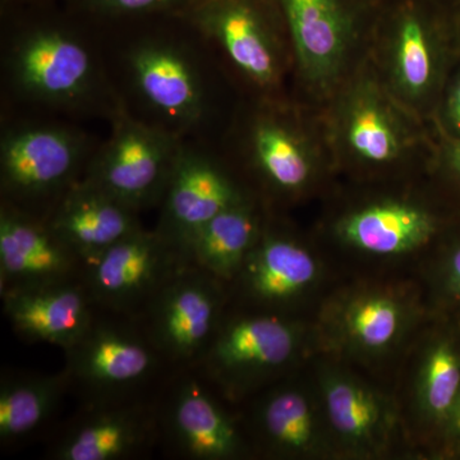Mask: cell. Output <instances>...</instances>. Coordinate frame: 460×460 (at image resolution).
<instances>
[{
    "label": "cell",
    "mask_w": 460,
    "mask_h": 460,
    "mask_svg": "<svg viewBox=\"0 0 460 460\" xmlns=\"http://www.w3.org/2000/svg\"><path fill=\"white\" fill-rule=\"evenodd\" d=\"M3 75L14 98L69 114H111L120 102L98 23L66 3L2 5Z\"/></svg>",
    "instance_id": "1"
},
{
    "label": "cell",
    "mask_w": 460,
    "mask_h": 460,
    "mask_svg": "<svg viewBox=\"0 0 460 460\" xmlns=\"http://www.w3.org/2000/svg\"><path fill=\"white\" fill-rule=\"evenodd\" d=\"M98 25L115 41L104 56L123 107L181 140H201L214 111L205 39L181 16Z\"/></svg>",
    "instance_id": "2"
},
{
    "label": "cell",
    "mask_w": 460,
    "mask_h": 460,
    "mask_svg": "<svg viewBox=\"0 0 460 460\" xmlns=\"http://www.w3.org/2000/svg\"><path fill=\"white\" fill-rule=\"evenodd\" d=\"M63 370L80 402L156 394L172 368L137 317L100 310L65 350Z\"/></svg>",
    "instance_id": "3"
},
{
    "label": "cell",
    "mask_w": 460,
    "mask_h": 460,
    "mask_svg": "<svg viewBox=\"0 0 460 460\" xmlns=\"http://www.w3.org/2000/svg\"><path fill=\"white\" fill-rule=\"evenodd\" d=\"M95 148L66 124H11L0 138V201L47 217L84 177Z\"/></svg>",
    "instance_id": "4"
},
{
    "label": "cell",
    "mask_w": 460,
    "mask_h": 460,
    "mask_svg": "<svg viewBox=\"0 0 460 460\" xmlns=\"http://www.w3.org/2000/svg\"><path fill=\"white\" fill-rule=\"evenodd\" d=\"M111 133L95 148L83 180L137 211L159 208L184 140L129 113L120 102Z\"/></svg>",
    "instance_id": "5"
},
{
    "label": "cell",
    "mask_w": 460,
    "mask_h": 460,
    "mask_svg": "<svg viewBox=\"0 0 460 460\" xmlns=\"http://www.w3.org/2000/svg\"><path fill=\"white\" fill-rule=\"evenodd\" d=\"M181 17L251 86H280L287 31L272 0H192Z\"/></svg>",
    "instance_id": "6"
},
{
    "label": "cell",
    "mask_w": 460,
    "mask_h": 460,
    "mask_svg": "<svg viewBox=\"0 0 460 460\" xmlns=\"http://www.w3.org/2000/svg\"><path fill=\"white\" fill-rule=\"evenodd\" d=\"M226 287L187 261L137 317L172 370L193 367L210 344L226 314Z\"/></svg>",
    "instance_id": "7"
},
{
    "label": "cell",
    "mask_w": 460,
    "mask_h": 460,
    "mask_svg": "<svg viewBox=\"0 0 460 460\" xmlns=\"http://www.w3.org/2000/svg\"><path fill=\"white\" fill-rule=\"evenodd\" d=\"M195 368L171 372L157 392L159 447L183 460L232 459L243 452L241 432Z\"/></svg>",
    "instance_id": "8"
},
{
    "label": "cell",
    "mask_w": 460,
    "mask_h": 460,
    "mask_svg": "<svg viewBox=\"0 0 460 460\" xmlns=\"http://www.w3.org/2000/svg\"><path fill=\"white\" fill-rule=\"evenodd\" d=\"M159 392V390H157ZM157 393L124 401L80 402L51 435V460L141 459L159 447Z\"/></svg>",
    "instance_id": "9"
},
{
    "label": "cell",
    "mask_w": 460,
    "mask_h": 460,
    "mask_svg": "<svg viewBox=\"0 0 460 460\" xmlns=\"http://www.w3.org/2000/svg\"><path fill=\"white\" fill-rule=\"evenodd\" d=\"M189 261L155 229H141L84 263L83 278L100 310L138 317Z\"/></svg>",
    "instance_id": "10"
},
{
    "label": "cell",
    "mask_w": 460,
    "mask_h": 460,
    "mask_svg": "<svg viewBox=\"0 0 460 460\" xmlns=\"http://www.w3.org/2000/svg\"><path fill=\"white\" fill-rule=\"evenodd\" d=\"M296 343L295 326L279 314L229 317L224 314L210 344L192 368L223 396L284 367L295 356Z\"/></svg>",
    "instance_id": "11"
},
{
    "label": "cell",
    "mask_w": 460,
    "mask_h": 460,
    "mask_svg": "<svg viewBox=\"0 0 460 460\" xmlns=\"http://www.w3.org/2000/svg\"><path fill=\"white\" fill-rule=\"evenodd\" d=\"M247 199L226 165L201 146V140H184L154 229L184 255V248L205 224Z\"/></svg>",
    "instance_id": "12"
},
{
    "label": "cell",
    "mask_w": 460,
    "mask_h": 460,
    "mask_svg": "<svg viewBox=\"0 0 460 460\" xmlns=\"http://www.w3.org/2000/svg\"><path fill=\"white\" fill-rule=\"evenodd\" d=\"M292 41L299 71L325 89L343 68L350 42L378 0H272Z\"/></svg>",
    "instance_id": "13"
},
{
    "label": "cell",
    "mask_w": 460,
    "mask_h": 460,
    "mask_svg": "<svg viewBox=\"0 0 460 460\" xmlns=\"http://www.w3.org/2000/svg\"><path fill=\"white\" fill-rule=\"evenodd\" d=\"M84 262L47 217L0 201V295L83 277Z\"/></svg>",
    "instance_id": "14"
},
{
    "label": "cell",
    "mask_w": 460,
    "mask_h": 460,
    "mask_svg": "<svg viewBox=\"0 0 460 460\" xmlns=\"http://www.w3.org/2000/svg\"><path fill=\"white\" fill-rule=\"evenodd\" d=\"M3 314L14 335L29 344L65 352L78 341L99 307L84 278L2 293Z\"/></svg>",
    "instance_id": "15"
},
{
    "label": "cell",
    "mask_w": 460,
    "mask_h": 460,
    "mask_svg": "<svg viewBox=\"0 0 460 460\" xmlns=\"http://www.w3.org/2000/svg\"><path fill=\"white\" fill-rule=\"evenodd\" d=\"M47 219L84 263L145 228L140 213L83 178L66 190Z\"/></svg>",
    "instance_id": "16"
},
{
    "label": "cell",
    "mask_w": 460,
    "mask_h": 460,
    "mask_svg": "<svg viewBox=\"0 0 460 460\" xmlns=\"http://www.w3.org/2000/svg\"><path fill=\"white\" fill-rule=\"evenodd\" d=\"M378 9L387 27L390 75L405 99L428 95L436 77V25L438 4L434 0H380Z\"/></svg>",
    "instance_id": "17"
},
{
    "label": "cell",
    "mask_w": 460,
    "mask_h": 460,
    "mask_svg": "<svg viewBox=\"0 0 460 460\" xmlns=\"http://www.w3.org/2000/svg\"><path fill=\"white\" fill-rule=\"evenodd\" d=\"M66 394V371H4L0 380V447L16 449L47 431L57 420Z\"/></svg>",
    "instance_id": "18"
},
{
    "label": "cell",
    "mask_w": 460,
    "mask_h": 460,
    "mask_svg": "<svg viewBox=\"0 0 460 460\" xmlns=\"http://www.w3.org/2000/svg\"><path fill=\"white\" fill-rule=\"evenodd\" d=\"M316 271V262L305 248L292 239L262 232L230 283L238 281L250 298L272 307L301 295Z\"/></svg>",
    "instance_id": "19"
},
{
    "label": "cell",
    "mask_w": 460,
    "mask_h": 460,
    "mask_svg": "<svg viewBox=\"0 0 460 460\" xmlns=\"http://www.w3.org/2000/svg\"><path fill=\"white\" fill-rule=\"evenodd\" d=\"M262 230L256 206L248 198L205 224L184 248V257L228 286Z\"/></svg>",
    "instance_id": "20"
},
{
    "label": "cell",
    "mask_w": 460,
    "mask_h": 460,
    "mask_svg": "<svg viewBox=\"0 0 460 460\" xmlns=\"http://www.w3.org/2000/svg\"><path fill=\"white\" fill-rule=\"evenodd\" d=\"M339 233L345 242L366 252L398 255L428 243L435 233V223L416 206L384 202L345 217Z\"/></svg>",
    "instance_id": "21"
},
{
    "label": "cell",
    "mask_w": 460,
    "mask_h": 460,
    "mask_svg": "<svg viewBox=\"0 0 460 460\" xmlns=\"http://www.w3.org/2000/svg\"><path fill=\"white\" fill-rule=\"evenodd\" d=\"M341 131L345 145L359 159L386 164L405 147L404 129L394 111L370 83H362L348 96Z\"/></svg>",
    "instance_id": "22"
},
{
    "label": "cell",
    "mask_w": 460,
    "mask_h": 460,
    "mask_svg": "<svg viewBox=\"0 0 460 460\" xmlns=\"http://www.w3.org/2000/svg\"><path fill=\"white\" fill-rule=\"evenodd\" d=\"M248 148L256 171L275 190L296 192L310 180L313 162L308 148L279 115L257 114L248 132Z\"/></svg>",
    "instance_id": "23"
},
{
    "label": "cell",
    "mask_w": 460,
    "mask_h": 460,
    "mask_svg": "<svg viewBox=\"0 0 460 460\" xmlns=\"http://www.w3.org/2000/svg\"><path fill=\"white\" fill-rule=\"evenodd\" d=\"M263 438L279 452H305L313 444V411L296 390H278L262 402L257 416Z\"/></svg>",
    "instance_id": "24"
},
{
    "label": "cell",
    "mask_w": 460,
    "mask_h": 460,
    "mask_svg": "<svg viewBox=\"0 0 460 460\" xmlns=\"http://www.w3.org/2000/svg\"><path fill=\"white\" fill-rule=\"evenodd\" d=\"M329 419L339 434L350 441H367L380 426V405L370 393L347 380L326 386Z\"/></svg>",
    "instance_id": "25"
},
{
    "label": "cell",
    "mask_w": 460,
    "mask_h": 460,
    "mask_svg": "<svg viewBox=\"0 0 460 460\" xmlns=\"http://www.w3.org/2000/svg\"><path fill=\"white\" fill-rule=\"evenodd\" d=\"M460 395V361L449 344L432 349L423 371L422 398L429 413L447 419Z\"/></svg>",
    "instance_id": "26"
},
{
    "label": "cell",
    "mask_w": 460,
    "mask_h": 460,
    "mask_svg": "<svg viewBox=\"0 0 460 460\" xmlns=\"http://www.w3.org/2000/svg\"><path fill=\"white\" fill-rule=\"evenodd\" d=\"M192 0H66L93 22L117 23L144 18L181 16Z\"/></svg>",
    "instance_id": "27"
},
{
    "label": "cell",
    "mask_w": 460,
    "mask_h": 460,
    "mask_svg": "<svg viewBox=\"0 0 460 460\" xmlns=\"http://www.w3.org/2000/svg\"><path fill=\"white\" fill-rule=\"evenodd\" d=\"M401 313L394 302L371 296L353 305L347 317L350 334L371 349L386 347L398 332Z\"/></svg>",
    "instance_id": "28"
},
{
    "label": "cell",
    "mask_w": 460,
    "mask_h": 460,
    "mask_svg": "<svg viewBox=\"0 0 460 460\" xmlns=\"http://www.w3.org/2000/svg\"><path fill=\"white\" fill-rule=\"evenodd\" d=\"M447 118L456 128L460 129V80L453 87L447 100Z\"/></svg>",
    "instance_id": "29"
},
{
    "label": "cell",
    "mask_w": 460,
    "mask_h": 460,
    "mask_svg": "<svg viewBox=\"0 0 460 460\" xmlns=\"http://www.w3.org/2000/svg\"><path fill=\"white\" fill-rule=\"evenodd\" d=\"M449 278L450 286L460 295V246L454 252L452 261H450Z\"/></svg>",
    "instance_id": "30"
},
{
    "label": "cell",
    "mask_w": 460,
    "mask_h": 460,
    "mask_svg": "<svg viewBox=\"0 0 460 460\" xmlns=\"http://www.w3.org/2000/svg\"><path fill=\"white\" fill-rule=\"evenodd\" d=\"M449 423L450 431L460 440V395L458 401L454 404L453 410L450 411L449 416L447 417Z\"/></svg>",
    "instance_id": "31"
},
{
    "label": "cell",
    "mask_w": 460,
    "mask_h": 460,
    "mask_svg": "<svg viewBox=\"0 0 460 460\" xmlns=\"http://www.w3.org/2000/svg\"><path fill=\"white\" fill-rule=\"evenodd\" d=\"M449 164L460 175V140L454 142L449 148Z\"/></svg>",
    "instance_id": "32"
},
{
    "label": "cell",
    "mask_w": 460,
    "mask_h": 460,
    "mask_svg": "<svg viewBox=\"0 0 460 460\" xmlns=\"http://www.w3.org/2000/svg\"><path fill=\"white\" fill-rule=\"evenodd\" d=\"M60 2H66V0H2V5L47 4V3Z\"/></svg>",
    "instance_id": "33"
},
{
    "label": "cell",
    "mask_w": 460,
    "mask_h": 460,
    "mask_svg": "<svg viewBox=\"0 0 460 460\" xmlns=\"http://www.w3.org/2000/svg\"><path fill=\"white\" fill-rule=\"evenodd\" d=\"M434 2L438 3L441 2V0H434ZM447 3L460 8V0H447Z\"/></svg>",
    "instance_id": "34"
},
{
    "label": "cell",
    "mask_w": 460,
    "mask_h": 460,
    "mask_svg": "<svg viewBox=\"0 0 460 460\" xmlns=\"http://www.w3.org/2000/svg\"><path fill=\"white\" fill-rule=\"evenodd\" d=\"M378 2H380V0H378Z\"/></svg>",
    "instance_id": "35"
}]
</instances>
